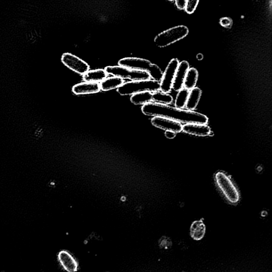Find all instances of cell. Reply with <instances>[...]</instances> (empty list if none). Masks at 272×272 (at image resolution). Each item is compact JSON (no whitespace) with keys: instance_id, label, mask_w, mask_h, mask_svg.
<instances>
[{"instance_id":"13","label":"cell","mask_w":272,"mask_h":272,"mask_svg":"<svg viewBox=\"0 0 272 272\" xmlns=\"http://www.w3.org/2000/svg\"><path fill=\"white\" fill-rule=\"evenodd\" d=\"M185 133L197 136H208L211 129L208 126L198 123H189L183 126V130Z\"/></svg>"},{"instance_id":"2","label":"cell","mask_w":272,"mask_h":272,"mask_svg":"<svg viewBox=\"0 0 272 272\" xmlns=\"http://www.w3.org/2000/svg\"><path fill=\"white\" fill-rule=\"evenodd\" d=\"M214 180L220 191L229 203L235 205L240 201V192L232 177L227 173L223 171H217L214 175Z\"/></svg>"},{"instance_id":"23","label":"cell","mask_w":272,"mask_h":272,"mask_svg":"<svg viewBox=\"0 0 272 272\" xmlns=\"http://www.w3.org/2000/svg\"><path fill=\"white\" fill-rule=\"evenodd\" d=\"M199 1L200 0H187L184 9L186 12L188 14L194 13Z\"/></svg>"},{"instance_id":"4","label":"cell","mask_w":272,"mask_h":272,"mask_svg":"<svg viewBox=\"0 0 272 272\" xmlns=\"http://www.w3.org/2000/svg\"><path fill=\"white\" fill-rule=\"evenodd\" d=\"M189 33L185 26H178L165 30L156 36L154 43L159 47L168 46L186 37Z\"/></svg>"},{"instance_id":"12","label":"cell","mask_w":272,"mask_h":272,"mask_svg":"<svg viewBox=\"0 0 272 272\" xmlns=\"http://www.w3.org/2000/svg\"><path fill=\"white\" fill-rule=\"evenodd\" d=\"M101 86L98 82H86L74 86L72 92L76 95L95 94L100 92Z\"/></svg>"},{"instance_id":"1","label":"cell","mask_w":272,"mask_h":272,"mask_svg":"<svg viewBox=\"0 0 272 272\" xmlns=\"http://www.w3.org/2000/svg\"><path fill=\"white\" fill-rule=\"evenodd\" d=\"M142 111L148 116L164 117L186 124L198 123L207 125L209 121L208 118L200 113L160 103L151 102L145 104L143 106Z\"/></svg>"},{"instance_id":"6","label":"cell","mask_w":272,"mask_h":272,"mask_svg":"<svg viewBox=\"0 0 272 272\" xmlns=\"http://www.w3.org/2000/svg\"><path fill=\"white\" fill-rule=\"evenodd\" d=\"M179 64V62L177 59H172L168 64L160 81L161 92L169 93L171 91Z\"/></svg>"},{"instance_id":"22","label":"cell","mask_w":272,"mask_h":272,"mask_svg":"<svg viewBox=\"0 0 272 272\" xmlns=\"http://www.w3.org/2000/svg\"><path fill=\"white\" fill-rule=\"evenodd\" d=\"M148 73L151 78L159 82L161 81L163 75V73L159 66L155 64H153L151 71Z\"/></svg>"},{"instance_id":"18","label":"cell","mask_w":272,"mask_h":272,"mask_svg":"<svg viewBox=\"0 0 272 272\" xmlns=\"http://www.w3.org/2000/svg\"><path fill=\"white\" fill-rule=\"evenodd\" d=\"M130 101L135 105H144L153 102V92H144L137 93L131 97Z\"/></svg>"},{"instance_id":"7","label":"cell","mask_w":272,"mask_h":272,"mask_svg":"<svg viewBox=\"0 0 272 272\" xmlns=\"http://www.w3.org/2000/svg\"><path fill=\"white\" fill-rule=\"evenodd\" d=\"M61 61L68 68L80 75H84L90 69L89 65L86 62L69 53H64Z\"/></svg>"},{"instance_id":"10","label":"cell","mask_w":272,"mask_h":272,"mask_svg":"<svg viewBox=\"0 0 272 272\" xmlns=\"http://www.w3.org/2000/svg\"><path fill=\"white\" fill-rule=\"evenodd\" d=\"M57 259L65 271L75 272L78 270L77 262L68 251H62L59 252L57 255Z\"/></svg>"},{"instance_id":"19","label":"cell","mask_w":272,"mask_h":272,"mask_svg":"<svg viewBox=\"0 0 272 272\" xmlns=\"http://www.w3.org/2000/svg\"><path fill=\"white\" fill-rule=\"evenodd\" d=\"M198 77H199V72L195 68L189 69L184 81V88L188 90H191L195 87Z\"/></svg>"},{"instance_id":"25","label":"cell","mask_w":272,"mask_h":272,"mask_svg":"<svg viewBox=\"0 0 272 272\" xmlns=\"http://www.w3.org/2000/svg\"><path fill=\"white\" fill-rule=\"evenodd\" d=\"M220 23L221 24V26L229 28L232 26L233 21L229 18L225 17L220 19Z\"/></svg>"},{"instance_id":"20","label":"cell","mask_w":272,"mask_h":272,"mask_svg":"<svg viewBox=\"0 0 272 272\" xmlns=\"http://www.w3.org/2000/svg\"><path fill=\"white\" fill-rule=\"evenodd\" d=\"M174 101L172 96L168 93L156 91L153 92V102L156 103L168 105Z\"/></svg>"},{"instance_id":"27","label":"cell","mask_w":272,"mask_h":272,"mask_svg":"<svg viewBox=\"0 0 272 272\" xmlns=\"http://www.w3.org/2000/svg\"><path fill=\"white\" fill-rule=\"evenodd\" d=\"M165 136L168 139H174L176 136V133L175 132L167 130L165 133Z\"/></svg>"},{"instance_id":"11","label":"cell","mask_w":272,"mask_h":272,"mask_svg":"<svg viewBox=\"0 0 272 272\" xmlns=\"http://www.w3.org/2000/svg\"><path fill=\"white\" fill-rule=\"evenodd\" d=\"M189 69V64L187 61H183L179 63L172 86V89H174L176 92H179L180 89L183 88Z\"/></svg>"},{"instance_id":"5","label":"cell","mask_w":272,"mask_h":272,"mask_svg":"<svg viewBox=\"0 0 272 272\" xmlns=\"http://www.w3.org/2000/svg\"><path fill=\"white\" fill-rule=\"evenodd\" d=\"M107 74L122 79L133 81L150 79L151 77L146 71L129 69L122 66H109L105 69Z\"/></svg>"},{"instance_id":"8","label":"cell","mask_w":272,"mask_h":272,"mask_svg":"<svg viewBox=\"0 0 272 272\" xmlns=\"http://www.w3.org/2000/svg\"><path fill=\"white\" fill-rule=\"evenodd\" d=\"M119 65L131 69L146 71L149 73L153 64L146 59L138 57H125L118 62Z\"/></svg>"},{"instance_id":"17","label":"cell","mask_w":272,"mask_h":272,"mask_svg":"<svg viewBox=\"0 0 272 272\" xmlns=\"http://www.w3.org/2000/svg\"><path fill=\"white\" fill-rule=\"evenodd\" d=\"M123 84H124V80L122 78L115 76L109 77L102 81L100 84L101 89L103 91H109V90L118 88Z\"/></svg>"},{"instance_id":"26","label":"cell","mask_w":272,"mask_h":272,"mask_svg":"<svg viewBox=\"0 0 272 272\" xmlns=\"http://www.w3.org/2000/svg\"><path fill=\"white\" fill-rule=\"evenodd\" d=\"M187 0H175L176 4L178 9L183 10L185 9Z\"/></svg>"},{"instance_id":"21","label":"cell","mask_w":272,"mask_h":272,"mask_svg":"<svg viewBox=\"0 0 272 272\" xmlns=\"http://www.w3.org/2000/svg\"><path fill=\"white\" fill-rule=\"evenodd\" d=\"M189 90L186 88L180 89L177 94L176 101V108L183 109L186 104L189 95Z\"/></svg>"},{"instance_id":"3","label":"cell","mask_w":272,"mask_h":272,"mask_svg":"<svg viewBox=\"0 0 272 272\" xmlns=\"http://www.w3.org/2000/svg\"><path fill=\"white\" fill-rule=\"evenodd\" d=\"M160 90V82L153 79L142 80L127 82L118 88V92L121 95H130L137 93Z\"/></svg>"},{"instance_id":"15","label":"cell","mask_w":272,"mask_h":272,"mask_svg":"<svg viewBox=\"0 0 272 272\" xmlns=\"http://www.w3.org/2000/svg\"><path fill=\"white\" fill-rule=\"evenodd\" d=\"M202 90L198 87H194L189 93L186 108L188 110H194L196 108L200 101L202 96Z\"/></svg>"},{"instance_id":"14","label":"cell","mask_w":272,"mask_h":272,"mask_svg":"<svg viewBox=\"0 0 272 272\" xmlns=\"http://www.w3.org/2000/svg\"><path fill=\"white\" fill-rule=\"evenodd\" d=\"M206 226L203 220L195 221L190 228V234L194 241H200L203 240L206 234Z\"/></svg>"},{"instance_id":"24","label":"cell","mask_w":272,"mask_h":272,"mask_svg":"<svg viewBox=\"0 0 272 272\" xmlns=\"http://www.w3.org/2000/svg\"><path fill=\"white\" fill-rule=\"evenodd\" d=\"M172 245V241L168 237H162L160 241V246L162 249L166 250L169 249L171 248Z\"/></svg>"},{"instance_id":"16","label":"cell","mask_w":272,"mask_h":272,"mask_svg":"<svg viewBox=\"0 0 272 272\" xmlns=\"http://www.w3.org/2000/svg\"><path fill=\"white\" fill-rule=\"evenodd\" d=\"M107 73L103 69L88 71L83 75V79L86 82H99L106 78Z\"/></svg>"},{"instance_id":"28","label":"cell","mask_w":272,"mask_h":272,"mask_svg":"<svg viewBox=\"0 0 272 272\" xmlns=\"http://www.w3.org/2000/svg\"><path fill=\"white\" fill-rule=\"evenodd\" d=\"M168 1H174V0H168Z\"/></svg>"},{"instance_id":"9","label":"cell","mask_w":272,"mask_h":272,"mask_svg":"<svg viewBox=\"0 0 272 272\" xmlns=\"http://www.w3.org/2000/svg\"><path fill=\"white\" fill-rule=\"evenodd\" d=\"M152 125L156 127L164 130L175 132V133H180L183 130V126L180 122L168 118L154 117L152 119Z\"/></svg>"}]
</instances>
